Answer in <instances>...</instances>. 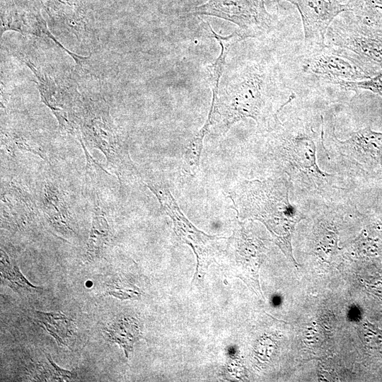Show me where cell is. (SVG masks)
<instances>
[{
  "label": "cell",
  "instance_id": "1",
  "mask_svg": "<svg viewBox=\"0 0 382 382\" xmlns=\"http://www.w3.org/2000/svg\"><path fill=\"white\" fill-rule=\"evenodd\" d=\"M285 89L277 67L265 58L228 68L212 91L211 108L201 129L206 135L223 136L236 122L251 118L260 133L266 132L296 98L294 93L284 94Z\"/></svg>",
  "mask_w": 382,
  "mask_h": 382
},
{
  "label": "cell",
  "instance_id": "2",
  "mask_svg": "<svg viewBox=\"0 0 382 382\" xmlns=\"http://www.w3.org/2000/svg\"><path fill=\"white\" fill-rule=\"evenodd\" d=\"M264 134L265 156L279 173L286 175L291 185L312 196L332 201L347 189L338 184L334 175L321 170L317 162L318 135L311 125L300 117L284 121L279 118Z\"/></svg>",
  "mask_w": 382,
  "mask_h": 382
},
{
  "label": "cell",
  "instance_id": "3",
  "mask_svg": "<svg viewBox=\"0 0 382 382\" xmlns=\"http://www.w3.org/2000/svg\"><path fill=\"white\" fill-rule=\"evenodd\" d=\"M291 183L284 175L264 180H243L228 193L237 216L263 224L272 240L296 266L291 238L296 225L306 218L289 200Z\"/></svg>",
  "mask_w": 382,
  "mask_h": 382
},
{
  "label": "cell",
  "instance_id": "4",
  "mask_svg": "<svg viewBox=\"0 0 382 382\" xmlns=\"http://www.w3.org/2000/svg\"><path fill=\"white\" fill-rule=\"evenodd\" d=\"M144 184L156 197L161 209L171 219L178 239L193 250L197 267L192 282H201L209 266L221 252L220 243L226 238L208 235L192 224L181 211L168 186L161 177H148Z\"/></svg>",
  "mask_w": 382,
  "mask_h": 382
},
{
  "label": "cell",
  "instance_id": "5",
  "mask_svg": "<svg viewBox=\"0 0 382 382\" xmlns=\"http://www.w3.org/2000/svg\"><path fill=\"white\" fill-rule=\"evenodd\" d=\"M325 44L344 51L371 77L382 71V28L361 23L350 11L333 21L326 33Z\"/></svg>",
  "mask_w": 382,
  "mask_h": 382
},
{
  "label": "cell",
  "instance_id": "6",
  "mask_svg": "<svg viewBox=\"0 0 382 382\" xmlns=\"http://www.w3.org/2000/svg\"><path fill=\"white\" fill-rule=\"evenodd\" d=\"M187 15H206L230 21L238 26L242 40L260 38L270 34L274 20L264 0H208L195 6Z\"/></svg>",
  "mask_w": 382,
  "mask_h": 382
},
{
  "label": "cell",
  "instance_id": "7",
  "mask_svg": "<svg viewBox=\"0 0 382 382\" xmlns=\"http://www.w3.org/2000/svg\"><path fill=\"white\" fill-rule=\"evenodd\" d=\"M267 248L247 223L238 221L233 234L227 238L226 255L228 268L240 278L257 296L264 299L259 284V270L264 262Z\"/></svg>",
  "mask_w": 382,
  "mask_h": 382
},
{
  "label": "cell",
  "instance_id": "8",
  "mask_svg": "<svg viewBox=\"0 0 382 382\" xmlns=\"http://www.w3.org/2000/svg\"><path fill=\"white\" fill-rule=\"evenodd\" d=\"M83 132L88 144L103 153L109 167L120 179L136 175L128 145L110 123L108 114L87 113Z\"/></svg>",
  "mask_w": 382,
  "mask_h": 382
},
{
  "label": "cell",
  "instance_id": "9",
  "mask_svg": "<svg viewBox=\"0 0 382 382\" xmlns=\"http://www.w3.org/2000/svg\"><path fill=\"white\" fill-rule=\"evenodd\" d=\"M306 47L307 54L301 68L309 76L333 84L338 80L360 81L371 77L364 66L340 49L326 44Z\"/></svg>",
  "mask_w": 382,
  "mask_h": 382
},
{
  "label": "cell",
  "instance_id": "10",
  "mask_svg": "<svg viewBox=\"0 0 382 382\" xmlns=\"http://www.w3.org/2000/svg\"><path fill=\"white\" fill-rule=\"evenodd\" d=\"M331 133L336 149L350 167L367 174L382 170V132L366 127L352 132L344 141L337 139L334 127Z\"/></svg>",
  "mask_w": 382,
  "mask_h": 382
},
{
  "label": "cell",
  "instance_id": "11",
  "mask_svg": "<svg viewBox=\"0 0 382 382\" xmlns=\"http://www.w3.org/2000/svg\"><path fill=\"white\" fill-rule=\"evenodd\" d=\"M286 1L298 9L302 21L304 42L307 47L325 45V36L333 21L341 13L350 11L347 4L339 0H271Z\"/></svg>",
  "mask_w": 382,
  "mask_h": 382
},
{
  "label": "cell",
  "instance_id": "12",
  "mask_svg": "<svg viewBox=\"0 0 382 382\" xmlns=\"http://www.w3.org/2000/svg\"><path fill=\"white\" fill-rule=\"evenodd\" d=\"M1 200L4 224L22 228L33 219L35 213L30 195L15 182L6 186Z\"/></svg>",
  "mask_w": 382,
  "mask_h": 382
},
{
  "label": "cell",
  "instance_id": "13",
  "mask_svg": "<svg viewBox=\"0 0 382 382\" xmlns=\"http://www.w3.org/2000/svg\"><path fill=\"white\" fill-rule=\"evenodd\" d=\"M42 209L45 216L53 227L66 235L72 232L69 209L61 190L53 183H47L44 187Z\"/></svg>",
  "mask_w": 382,
  "mask_h": 382
},
{
  "label": "cell",
  "instance_id": "14",
  "mask_svg": "<svg viewBox=\"0 0 382 382\" xmlns=\"http://www.w3.org/2000/svg\"><path fill=\"white\" fill-rule=\"evenodd\" d=\"M368 217V222L352 242L358 255L376 256L382 254V207Z\"/></svg>",
  "mask_w": 382,
  "mask_h": 382
},
{
  "label": "cell",
  "instance_id": "15",
  "mask_svg": "<svg viewBox=\"0 0 382 382\" xmlns=\"http://www.w3.org/2000/svg\"><path fill=\"white\" fill-rule=\"evenodd\" d=\"M106 331L110 340L123 347L126 356L132 350L134 342L141 337L138 322L132 318H124L117 320Z\"/></svg>",
  "mask_w": 382,
  "mask_h": 382
},
{
  "label": "cell",
  "instance_id": "16",
  "mask_svg": "<svg viewBox=\"0 0 382 382\" xmlns=\"http://www.w3.org/2000/svg\"><path fill=\"white\" fill-rule=\"evenodd\" d=\"M110 239V228L106 219L98 214L93 217L86 258L88 261L100 257Z\"/></svg>",
  "mask_w": 382,
  "mask_h": 382
},
{
  "label": "cell",
  "instance_id": "17",
  "mask_svg": "<svg viewBox=\"0 0 382 382\" xmlns=\"http://www.w3.org/2000/svg\"><path fill=\"white\" fill-rule=\"evenodd\" d=\"M346 4L359 21L382 28V0H347Z\"/></svg>",
  "mask_w": 382,
  "mask_h": 382
},
{
  "label": "cell",
  "instance_id": "18",
  "mask_svg": "<svg viewBox=\"0 0 382 382\" xmlns=\"http://www.w3.org/2000/svg\"><path fill=\"white\" fill-rule=\"evenodd\" d=\"M39 322L59 344L65 345L64 340L72 334L71 320L62 313H44L36 311Z\"/></svg>",
  "mask_w": 382,
  "mask_h": 382
},
{
  "label": "cell",
  "instance_id": "19",
  "mask_svg": "<svg viewBox=\"0 0 382 382\" xmlns=\"http://www.w3.org/2000/svg\"><path fill=\"white\" fill-rule=\"evenodd\" d=\"M1 275L8 285L15 291H33L38 289L23 276L18 266L15 262H11L8 256L2 250H1Z\"/></svg>",
  "mask_w": 382,
  "mask_h": 382
},
{
  "label": "cell",
  "instance_id": "20",
  "mask_svg": "<svg viewBox=\"0 0 382 382\" xmlns=\"http://www.w3.org/2000/svg\"><path fill=\"white\" fill-rule=\"evenodd\" d=\"M205 136L206 134L200 129L190 139L185 149V169L192 175H195L198 170Z\"/></svg>",
  "mask_w": 382,
  "mask_h": 382
},
{
  "label": "cell",
  "instance_id": "21",
  "mask_svg": "<svg viewBox=\"0 0 382 382\" xmlns=\"http://www.w3.org/2000/svg\"><path fill=\"white\" fill-rule=\"evenodd\" d=\"M335 85L355 92L361 90L369 91L382 97V71L374 76L360 81L338 80Z\"/></svg>",
  "mask_w": 382,
  "mask_h": 382
},
{
  "label": "cell",
  "instance_id": "22",
  "mask_svg": "<svg viewBox=\"0 0 382 382\" xmlns=\"http://www.w3.org/2000/svg\"><path fill=\"white\" fill-rule=\"evenodd\" d=\"M108 291L110 295L122 299L134 298L135 296H138L139 294L132 287L128 286L127 283L120 281H115L112 284H110Z\"/></svg>",
  "mask_w": 382,
  "mask_h": 382
},
{
  "label": "cell",
  "instance_id": "23",
  "mask_svg": "<svg viewBox=\"0 0 382 382\" xmlns=\"http://www.w3.org/2000/svg\"><path fill=\"white\" fill-rule=\"evenodd\" d=\"M47 359L51 364L50 370L52 374V378L56 381H69L74 378V375L72 372L62 369L58 367L51 359L50 355H47Z\"/></svg>",
  "mask_w": 382,
  "mask_h": 382
}]
</instances>
